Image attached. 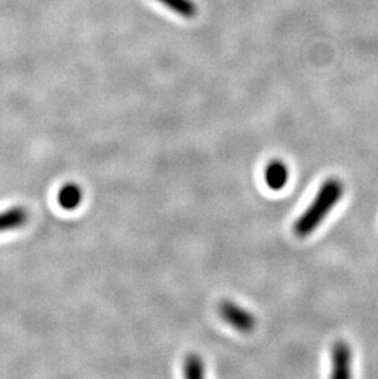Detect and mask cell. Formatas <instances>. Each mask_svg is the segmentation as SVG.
I'll use <instances>...</instances> for the list:
<instances>
[{
  "mask_svg": "<svg viewBox=\"0 0 378 379\" xmlns=\"http://www.w3.org/2000/svg\"><path fill=\"white\" fill-rule=\"evenodd\" d=\"M83 200V192L76 185H66L58 193V203L65 210H73L79 206Z\"/></svg>",
  "mask_w": 378,
  "mask_h": 379,
  "instance_id": "cell-6",
  "label": "cell"
},
{
  "mask_svg": "<svg viewBox=\"0 0 378 379\" xmlns=\"http://www.w3.org/2000/svg\"><path fill=\"white\" fill-rule=\"evenodd\" d=\"M158 1L169 10L186 19H192L198 13V8L193 0H158Z\"/></svg>",
  "mask_w": 378,
  "mask_h": 379,
  "instance_id": "cell-7",
  "label": "cell"
},
{
  "mask_svg": "<svg viewBox=\"0 0 378 379\" xmlns=\"http://www.w3.org/2000/svg\"><path fill=\"white\" fill-rule=\"evenodd\" d=\"M219 313L221 318L231 325L232 328L239 330L241 333H251L255 328V318L254 315L244 310V307L236 305L231 301H224L219 306Z\"/></svg>",
  "mask_w": 378,
  "mask_h": 379,
  "instance_id": "cell-2",
  "label": "cell"
},
{
  "mask_svg": "<svg viewBox=\"0 0 378 379\" xmlns=\"http://www.w3.org/2000/svg\"><path fill=\"white\" fill-rule=\"evenodd\" d=\"M29 219L27 211L22 208H13L0 213V232L16 230L26 224Z\"/></svg>",
  "mask_w": 378,
  "mask_h": 379,
  "instance_id": "cell-5",
  "label": "cell"
},
{
  "mask_svg": "<svg viewBox=\"0 0 378 379\" xmlns=\"http://www.w3.org/2000/svg\"><path fill=\"white\" fill-rule=\"evenodd\" d=\"M264 178L270 190H283L289 180V169L283 161H272L264 171Z\"/></svg>",
  "mask_w": 378,
  "mask_h": 379,
  "instance_id": "cell-4",
  "label": "cell"
},
{
  "mask_svg": "<svg viewBox=\"0 0 378 379\" xmlns=\"http://www.w3.org/2000/svg\"><path fill=\"white\" fill-rule=\"evenodd\" d=\"M344 188L340 180L337 178H329L321 185L318 193L314 196L312 203L304 214L295 221L294 234L304 238L311 235L323 220L328 216L334 206L338 204L343 196Z\"/></svg>",
  "mask_w": 378,
  "mask_h": 379,
  "instance_id": "cell-1",
  "label": "cell"
},
{
  "mask_svg": "<svg viewBox=\"0 0 378 379\" xmlns=\"http://www.w3.org/2000/svg\"><path fill=\"white\" fill-rule=\"evenodd\" d=\"M184 377L190 379L203 378L205 376L204 362L197 355H189L183 364Z\"/></svg>",
  "mask_w": 378,
  "mask_h": 379,
  "instance_id": "cell-8",
  "label": "cell"
},
{
  "mask_svg": "<svg viewBox=\"0 0 378 379\" xmlns=\"http://www.w3.org/2000/svg\"><path fill=\"white\" fill-rule=\"evenodd\" d=\"M353 355L348 343L338 341L332 350V374L334 379H349L351 377Z\"/></svg>",
  "mask_w": 378,
  "mask_h": 379,
  "instance_id": "cell-3",
  "label": "cell"
}]
</instances>
